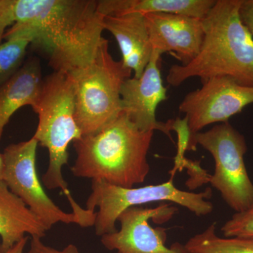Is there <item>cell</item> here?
<instances>
[{
	"label": "cell",
	"instance_id": "6da1fadb",
	"mask_svg": "<svg viewBox=\"0 0 253 253\" xmlns=\"http://www.w3.org/2000/svg\"><path fill=\"white\" fill-rule=\"evenodd\" d=\"M14 11L4 41L27 38L47 52L55 72L86 67L105 39L97 0H14Z\"/></svg>",
	"mask_w": 253,
	"mask_h": 253
},
{
	"label": "cell",
	"instance_id": "7a4b0ae2",
	"mask_svg": "<svg viewBox=\"0 0 253 253\" xmlns=\"http://www.w3.org/2000/svg\"><path fill=\"white\" fill-rule=\"evenodd\" d=\"M241 0H216L204 18V38L196 57L185 66L173 65L166 80L181 85L189 78L201 83L229 77L253 87V37L240 16Z\"/></svg>",
	"mask_w": 253,
	"mask_h": 253
},
{
	"label": "cell",
	"instance_id": "3957f363",
	"mask_svg": "<svg viewBox=\"0 0 253 253\" xmlns=\"http://www.w3.org/2000/svg\"><path fill=\"white\" fill-rule=\"evenodd\" d=\"M154 131L136 127L122 114L99 132L73 142V175L112 185L132 188L142 184L150 172L148 153Z\"/></svg>",
	"mask_w": 253,
	"mask_h": 253
},
{
	"label": "cell",
	"instance_id": "277c9868",
	"mask_svg": "<svg viewBox=\"0 0 253 253\" xmlns=\"http://www.w3.org/2000/svg\"><path fill=\"white\" fill-rule=\"evenodd\" d=\"M38 116L33 137L49 153V166L42 182L47 189H60L67 198L73 213L87 219L89 211L76 203L63 178L62 169L68 163V146L83 136L76 119V88L73 76L53 72L43 79L38 102L33 109Z\"/></svg>",
	"mask_w": 253,
	"mask_h": 253
},
{
	"label": "cell",
	"instance_id": "5b68a950",
	"mask_svg": "<svg viewBox=\"0 0 253 253\" xmlns=\"http://www.w3.org/2000/svg\"><path fill=\"white\" fill-rule=\"evenodd\" d=\"M76 88V119L83 136L99 132L121 114V90L131 71L110 54L109 41L102 42L94 60L71 74Z\"/></svg>",
	"mask_w": 253,
	"mask_h": 253
},
{
	"label": "cell",
	"instance_id": "8992f818",
	"mask_svg": "<svg viewBox=\"0 0 253 253\" xmlns=\"http://www.w3.org/2000/svg\"><path fill=\"white\" fill-rule=\"evenodd\" d=\"M212 194L210 188L200 193L178 189L173 182V176L166 182L139 188L120 187L93 180L86 209L94 212L97 208L94 226L96 235L101 237L118 230L116 224L123 211L149 203L168 201L186 208L199 217L207 215L213 211V204L209 201Z\"/></svg>",
	"mask_w": 253,
	"mask_h": 253
},
{
	"label": "cell",
	"instance_id": "52a82bcc",
	"mask_svg": "<svg viewBox=\"0 0 253 253\" xmlns=\"http://www.w3.org/2000/svg\"><path fill=\"white\" fill-rule=\"evenodd\" d=\"M197 144L212 155L215 168L208 181L226 204L235 212L251 208L253 183L245 164L248 146L244 136L229 122L219 123L191 136L189 150L196 149Z\"/></svg>",
	"mask_w": 253,
	"mask_h": 253
},
{
	"label": "cell",
	"instance_id": "ba28073f",
	"mask_svg": "<svg viewBox=\"0 0 253 253\" xmlns=\"http://www.w3.org/2000/svg\"><path fill=\"white\" fill-rule=\"evenodd\" d=\"M38 146V141L33 136L29 140L10 144L4 149L3 181L39 219L46 231L59 222L84 227L81 218L62 211L46 194L37 172Z\"/></svg>",
	"mask_w": 253,
	"mask_h": 253
},
{
	"label": "cell",
	"instance_id": "9c48e42d",
	"mask_svg": "<svg viewBox=\"0 0 253 253\" xmlns=\"http://www.w3.org/2000/svg\"><path fill=\"white\" fill-rule=\"evenodd\" d=\"M253 103V87L241 85L229 77H215L186 95L179 106L185 114L191 136L206 126L229 119Z\"/></svg>",
	"mask_w": 253,
	"mask_h": 253
},
{
	"label": "cell",
	"instance_id": "30bf717a",
	"mask_svg": "<svg viewBox=\"0 0 253 253\" xmlns=\"http://www.w3.org/2000/svg\"><path fill=\"white\" fill-rule=\"evenodd\" d=\"M177 211L167 204L154 208L135 206L123 211L118 218L121 229L101 236V242L114 253H190L185 246L174 243L166 245L167 234L164 228H154L150 219L168 221Z\"/></svg>",
	"mask_w": 253,
	"mask_h": 253
},
{
	"label": "cell",
	"instance_id": "8fae6325",
	"mask_svg": "<svg viewBox=\"0 0 253 253\" xmlns=\"http://www.w3.org/2000/svg\"><path fill=\"white\" fill-rule=\"evenodd\" d=\"M161 57L153 51L140 77L129 78L124 82L121 90L122 112L141 130L161 131L172 139V120L163 123L156 117L158 105L168 99L167 89L161 78Z\"/></svg>",
	"mask_w": 253,
	"mask_h": 253
},
{
	"label": "cell",
	"instance_id": "7c38bea8",
	"mask_svg": "<svg viewBox=\"0 0 253 253\" xmlns=\"http://www.w3.org/2000/svg\"><path fill=\"white\" fill-rule=\"evenodd\" d=\"M144 17L153 51L161 55L171 53L182 66L196 57L204 38L203 19L166 13Z\"/></svg>",
	"mask_w": 253,
	"mask_h": 253
},
{
	"label": "cell",
	"instance_id": "4fadbf2b",
	"mask_svg": "<svg viewBox=\"0 0 253 253\" xmlns=\"http://www.w3.org/2000/svg\"><path fill=\"white\" fill-rule=\"evenodd\" d=\"M104 27L117 41L123 65L134 71V77H140L153 51L144 15L129 13L120 16H105Z\"/></svg>",
	"mask_w": 253,
	"mask_h": 253
},
{
	"label": "cell",
	"instance_id": "5bb4252c",
	"mask_svg": "<svg viewBox=\"0 0 253 253\" xmlns=\"http://www.w3.org/2000/svg\"><path fill=\"white\" fill-rule=\"evenodd\" d=\"M43 79L41 60L32 56L0 87V141L5 126L18 109L25 106L35 107L41 94Z\"/></svg>",
	"mask_w": 253,
	"mask_h": 253
},
{
	"label": "cell",
	"instance_id": "9a60e30c",
	"mask_svg": "<svg viewBox=\"0 0 253 253\" xmlns=\"http://www.w3.org/2000/svg\"><path fill=\"white\" fill-rule=\"evenodd\" d=\"M46 228L4 181H0V237L5 249L12 247L29 234L42 239Z\"/></svg>",
	"mask_w": 253,
	"mask_h": 253
},
{
	"label": "cell",
	"instance_id": "2e32d148",
	"mask_svg": "<svg viewBox=\"0 0 253 253\" xmlns=\"http://www.w3.org/2000/svg\"><path fill=\"white\" fill-rule=\"evenodd\" d=\"M215 3L216 0H99L98 9L104 16L166 13L203 19Z\"/></svg>",
	"mask_w": 253,
	"mask_h": 253
},
{
	"label": "cell",
	"instance_id": "e0dca14e",
	"mask_svg": "<svg viewBox=\"0 0 253 253\" xmlns=\"http://www.w3.org/2000/svg\"><path fill=\"white\" fill-rule=\"evenodd\" d=\"M184 246L190 253H253V236L220 237L216 234L214 222Z\"/></svg>",
	"mask_w": 253,
	"mask_h": 253
},
{
	"label": "cell",
	"instance_id": "ac0fdd59",
	"mask_svg": "<svg viewBox=\"0 0 253 253\" xmlns=\"http://www.w3.org/2000/svg\"><path fill=\"white\" fill-rule=\"evenodd\" d=\"M31 41L27 38H15L0 44V87L23 66Z\"/></svg>",
	"mask_w": 253,
	"mask_h": 253
},
{
	"label": "cell",
	"instance_id": "d6986e66",
	"mask_svg": "<svg viewBox=\"0 0 253 253\" xmlns=\"http://www.w3.org/2000/svg\"><path fill=\"white\" fill-rule=\"evenodd\" d=\"M224 237L253 236V205L242 212H235L221 229Z\"/></svg>",
	"mask_w": 253,
	"mask_h": 253
},
{
	"label": "cell",
	"instance_id": "ffe728a7",
	"mask_svg": "<svg viewBox=\"0 0 253 253\" xmlns=\"http://www.w3.org/2000/svg\"><path fill=\"white\" fill-rule=\"evenodd\" d=\"M14 0H0V44L5 33L14 23Z\"/></svg>",
	"mask_w": 253,
	"mask_h": 253
},
{
	"label": "cell",
	"instance_id": "44dd1931",
	"mask_svg": "<svg viewBox=\"0 0 253 253\" xmlns=\"http://www.w3.org/2000/svg\"><path fill=\"white\" fill-rule=\"evenodd\" d=\"M23 253H81L77 246L73 244L68 245L63 250L55 249L46 246L42 241L41 238L31 237L30 249L28 252Z\"/></svg>",
	"mask_w": 253,
	"mask_h": 253
},
{
	"label": "cell",
	"instance_id": "7402d4cb",
	"mask_svg": "<svg viewBox=\"0 0 253 253\" xmlns=\"http://www.w3.org/2000/svg\"><path fill=\"white\" fill-rule=\"evenodd\" d=\"M239 11L241 21L253 37V0H241Z\"/></svg>",
	"mask_w": 253,
	"mask_h": 253
},
{
	"label": "cell",
	"instance_id": "603a6c76",
	"mask_svg": "<svg viewBox=\"0 0 253 253\" xmlns=\"http://www.w3.org/2000/svg\"><path fill=\"white\" fill-rule=\"evenodd\" d=\"M28 236L23 238L21 241L14 245L12 247L9 249H5L0 244V253H23L25 247L27 244Z\"/></svg>",
	"mask_w": 253,
	"mask_h": 253
},
{
	"label": "cell",
	"instance_id": "cb8c5ba5",
	"mask_svg": "<svg viewBox=\"0 0 253 253\" xmlns=\"http://www.w3.org/2000/svg\"><path fill=\"white\" fill-rule=\"evenodd\" d=\"M4 174V159L3 154L0 153V181H3Z\"/></svg>",
	"mask_w": 253,
	"mask_h": 253
}]
</instances>
